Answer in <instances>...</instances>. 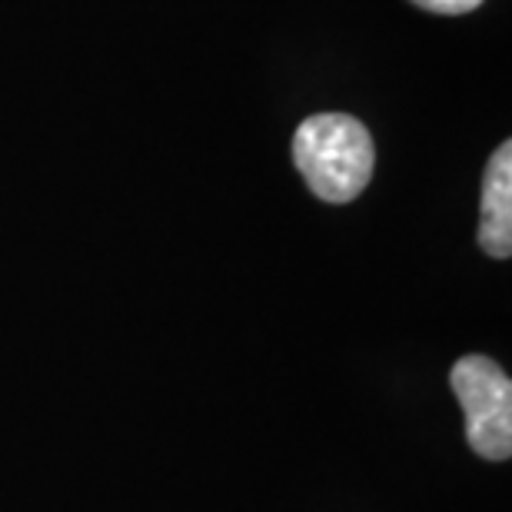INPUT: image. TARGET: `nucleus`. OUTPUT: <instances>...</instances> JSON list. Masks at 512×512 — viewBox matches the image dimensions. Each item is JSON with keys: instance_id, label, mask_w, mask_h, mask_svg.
<instances>
[{"instance_id": "f257e3e1", "label": "nucleus", "mask_w": 512, "mask_h": 512, "mask_svg": "<svg viewBox=\"0 0 512 512\" xmlns=\"http://www.w3.org/2000/svg\"><path fill=\"white\" fill-rule=\"evenodd\" d=\"M293 163L326 203H350L373 180V137L350 114H313L293 137Z\"/></svg>"}, {"instance_id": "f03ea898", "label": "nucleus", "mask_w": 512, "mask_h": 512, "mask_svg": "<svg viewBox=\"0 0 512 512\" xmlns=\"http://www.w3.org/2000/svg\"><path fill=\"white\" fill-rule=\"evenodd\" d=\"M453 393L466 413V443L489 463L512 453V383L489 356H463L449 373Z\"/></svg>"}, {"instance_id": "7ed1b4c3", "label": "nucleus", "mask_w": 512, "mask_h": 512, "mask_svg": "<svg viewBox=\"0 0 512 512\" xmlns=\"http://www.w3.org/2000/svg\"><path fill=\"white\" fill-rule=\"evenodd\" d=\"M479 247L493 260L512 256V143L503 140L486 163L479 200Z\"/></svg>"}, {"instance_id": "20e7f679", "label": "nucleus", "mask_w": 512, "mask_h": 512, "mask_svg": "<svg viewBox=\"0 0 512 512\" xmlns=\"http://www.w3.org/2000/svg\"><path fill=\"white\" fill-rule=\"evenodd\" d=\"M409 4H416L419 10H429V14L456 17V14H469V10H476L483 0H409Z\"/></svg>"}]
</instances>
